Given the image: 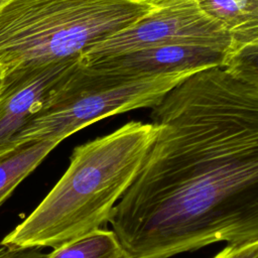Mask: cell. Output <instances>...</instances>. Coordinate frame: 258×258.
Masks as SVG:
<instances>
[{"label": "cell", "mask_w": 258, "mask_h": 258, "mask_svg": "<svg viewBox=\"0 0 258 258\" xmlns=\"http://www.w3.org/2000/svg\"><path fill=\"white\" fill-rule=\"evenodd\" d=\"M151 109L157 134L108 221L127 257L258 242V75L208 68Z\"/></svg>", "instance_id": "1"}, {"label": "cell", "mask_w": 258, "mask_h": 258, "mask_svg": "<svg viewBox=\"0 0 258 258\" xmlns=\"http://www.w3.org/2000/svg\"><path fill=\"white\" fill-rule=\"evenodd\" d=\"M157 131L153 123L130 121L75 147L59 180L0 245L55 249L101 229L135 178Z\"/></svg>", "instance_id": "2"}, {"label": "cell", "mask_w": 258, "mask_h": 258, "mask_svg": "<svg viewBox=\"0 0 258 258\" xmlns=\"http://www.w3.org/2000/svg\"><path fill=\"white\" fill-rule=\"evenodd\" d=\"M156 6L147 0H6L0 6V66L6 80L79 58Z\"/></svg>", "instance_id": "3"}, {"label": "cell", "mask_w": 258, "mask_h": 258, "mask_svg": "<svg viewBox=\"0 0 258 258\" xmlns=\"http://www.w3.org/2000/svg\"><path fill=\"white\" fill-rule=\"evenodd\" d=\"M205 70V69H204ZM202 70H183L133 78H104L84 72L79 63L54 89L45 106L14 137L16 149L27 143H59L107 117L152 108L175 86Z\"/></svg>", "instance_id": "4"}, {"label": "cell", "mask_w": 258, "mask_h": 258, "mask_svg": "<svg viewBox=\"0 0 258 258\" xmlns=\"http://www.w3.org/2000/svg\"><path fill=\"white\" fill-rule=\"evenodd\" d=\"M168 44L216 47L235 53L249 48L240 47L225 27L202 9L198 0H169L157 4L153 11L130 27L95 43L79 57V61L90 63Z\"/></svg>", "instance_id": "5"}, {"label": "cell", "mask_w": 258, "mask_h": 258, "mask_svg": "<svg viewBox=\"0 0 258 258\" xmlns=\"http://www.w3.org/2000/svg\"><path fill=\"white\" fill-rule=\"evenodd\" d=\"M238 53L208 46L168 44L101 58L79 67L104 78H133L183 70L227 67Z\"/></svg>", "instance_id": "6"}, {"label": "cell", "mask_w": 258, "mask_h": 258, "mask_svg": "<svg viewBox=\"0 0 258 258\" xmlns=\"http://www.w3.org/2000/svg\"><path fill=\"white\" fill-rule=\"evenodd\" d=\"M78 63L79 58L62 61L6 81L0 98V158L15 150L14 137L45 106L54 89Z\"/></svg>", "instance_id": "7"}, {"label": "cell", "mask_w": 258, "mask_h": 258, "mask_svg": "<svg viewBox=\"0 0 258 258\" xmlns=\"http://www.w3.org/2000/svg\"><path fill=\"white\" fill-rule=\"evenodd\" d=\"M242 48L258 46V0H198Z\"/></svg>", "instance_id": "8"}, {"label": "cell", "mask_w": 258, "mask_h": 258, "mask_svg": "<svg viewBox=\"0 0 258 258\" xmlns=\"http://www.w3.org/2000/svg\"><path fill=\"white\" fill-rule=\"evenodd\" d=\"M58 144L54 140L31 142L0 158V206Z\"/></svg>", "instance_id": "9"}, {"label": "cell", "mask_w": 258, "mask_h": 258, "mask_svg": "<svg viewBox=\"0 0 258 258\" xmlns=\"http://www.w3.org/2000/svg\"><path fill=\"white\" fill-rule=\"evenodd\" d=\"M122 251L114 232L101 228L53 249L46 258H111Z\"/></svg>", "instance_id": "10"}, {"label": "cell", "mask_w": 258, "mask_h": 258, "mask_svg": "<svg viewBox=\"0 0 258 258\" xmlns=\"http://www.w3.org/2000/svg\"><path fill=\"white\" fill-rule=\"evenodd\" d=\"M213 258H258V242L244 245H227Z\"/></svg>", "instance_id": "11"}, {"label": "cell", "mask_w": 258, "mask_h": 258, "mask_svg": "<svg viewBox=\"0 0 258 258\" xmlns=\"http://www.w3.org/2000/svg\"><path fill=\"white\" fill-rule=\"evenodd\" d=\"M38 248H14L0 245V258H46Z\"/></svg>", "instance_id": "12"}, {"label": "cell", "mask_w": 258, "mask_h": 258, "mask_svg": "<svg viewBox=\"0 0 258 258\" xmlns=\"http://www.w3.org/2000/svg\"><path fill=\"white\" fill-rule=\"evenodd\" d=\"M5 86H6V72L0 66V98L3 95V92L5 90Z\"/></svg>", "instance_id": "13"}, {"label": "cell", "mask_w": 258, "mask_h": 258, "mask_svg": "<svg viewBox=\"0 0 258 258\" xmlns=\"http://www.w3.org/2000/svg\"><path fill=\"white\" fill-rule=\"evenodd\" d=\"M111 258H128L127 257V255L122 251V252H120V253H118L117 255H115V256H112Z\"/></svg>", "instance_id": "14"}, {"label": "cell", "mask_w": 258, "mask_h": 258, "mask_svg": "<svg viewBox=\"0 0 258 258\" xmlns=\"http://www.w3.org/2000/svg\"><path fill=\"white\" fill-rule=\"evenodd\" d=\"M148 2L152 3V4H159V3H162V2H166V1H169V0H147Z\"/></svg>", "instance_id": "15"}, {"label": "cell", "mask_w": 258, "mask_h": 258, "mask_svg": "<svg viewBox=\"0 0 258 258\" xmlns=\"http://www.w3.org/2000/svg\"><path fill=\"white\" fill-rule=\"evenodd\" d=\"M5 1H6V0H0V6H1Z\"/></svg>", "instance_id": "16"}]
</instances>
